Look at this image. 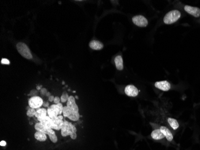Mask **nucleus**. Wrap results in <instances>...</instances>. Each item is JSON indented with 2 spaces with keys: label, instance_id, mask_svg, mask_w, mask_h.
Masks as SVG:
<instances>
[{
  "label": "nucleus",
  "instance_id": "nucleus-16",
  "mask_svg": "<svg viewBox=\"0 0 200 150\" xmlns=\"http://www.w3.org/2000/svg\"><path fill=\"white\" fill-rule=\"evenodd\" d=\"M49 108H51L52 109L54 110L55 112H56L58 114V115H60L61 114H63L64 106H63V104L61 103H59L58 104H52Z\"/></svg>",
  "mask_w": 200,
  "mask_h": 150
},
{
  "label": "nucleus",
  "instance_id": "nucleus-13",
  "mask_svg": "<svg viewBox=\"0 0 200 150\" xmlns=\"http://www.w3.org/2000/svg\"><path fill=\"white\" fill-rule=\"evenodd\" d=\"M160 130L162 132L165 137L167 139L168 141H172L173 140V134L172 132L170 131V130H169L168 128L164 126H161L160 128Z\"/></svg>",
  "mask_w": 200,
  "mask_h": 150
},
{
  "label": "nucleus",
  "instance_id": "nucleus-11",
  "mask_svg": "<svg viewBox=\"0 0 200 150\" xmlns=\"http://www.w3.org/2000/svg\"><path fill=\"white\" fill-rule=\"evenodd\" d=\"M155 85L157 88H158L161 90H162V91H168V90L170 89V88H171L170 84L167 81L157 82L155 83Z\"/></svg>",
  "mask_w": 200,
  "mask_h": 150
},
{
  "label": "nucleus",
  "instance_id": "nucleus-21",
  "mask_svg": "<svg viewBox=\"0 0 200 150\" xmlns=\"http://www.w3.org/2000/svg\"><path fill=\"white\" fill-rule=\"evenodd\" d=\"M168 122L170 124V126L174 129V130H176L179 128V123L177 122V121L175 119L172 118H169L168 119Z\"/></svg>",
  "mask_w": 200,
  "mask_h": 150
},
{
  "label": "nucleus",
  "instance_id": "nucleus-3",
  "mask_svg": "<svg viewBox=\"0 0 200 150\" xmlns=\"http://www.w3.org/2000/svg\"><path fill=\"white\" fill-rule=\"evenodd\" d=\"M16 48L20 55L28 59H33V56L29 48L27 45L23 42H19L16 44Z\"/></svg>",
  "mask_w": 200,
  "mask_h": 150
},
{
  "label": "nucleus",
  "instance_id": "nucleus-4",
  "mask_svg": "<svg viewBox=\"0 0 200 150\" xmlns=\"http://www.w3.org/2000/svg\"><path fill=\"white\" fill-rule=\"evenodd\" d=\"M181 16V13L179 10H172L166 14L164 18V22L166 24H172L177 21Z\"/></svg>",
  "mask_w": 200,
  "mask_h": 150
},
{
  "label": "nucleus",
  "instance_id": "nucleus-12",
  "mask_svg": "<svg viewBox=\"0 0 200 150\" xmlns=\"http://www.w3.org/2000/svg\"><path fill=\"white\" fill-rule=\"evenodd\" d=\"M89 47L93 50L100 51L104 48V44L100 41L92 40L89 43Z\"/></svg>",
  "mask_w": 200,
  "mask_h": 150
},
{
  "label": "nucleus",
  "instance_id": "nucleus-28",
  "mask_svg": "<svg viewBox=\"0 0 200 150\" xmlns=\"http://www.w3.org/2000/svg\"><path fill=\"white\" fill-rule=\"evenodd\" d=\"M47 93H48V91H47V89H46V88H43L41 89V90H40V94H41V95L46 96Z\"/></svg>",
  "mask_w": 200,
  "mask_h": 150
},
{
  "label": "nucleus",
  "instance_id": "nucleus-7",
  "mask_svg": "<svg viewBox=\"0 0 200 150\" xmlns=\"http://www.w3.org/2000/svg\"><path fill=\"white\" fill-rule=\"evenodd\" d=\"M64 124V121L63 119L59 118L58 116L54 117L52 118V127L51 128L53 130H61Z\"/></svg>",
  "mask_w": 200,
  "mask_h": 150
},
{
  "label": "nucleus",
  "instance_id": "nucleus-17",
  "mask_svg": "<svg viewBox=\"0 0 200 150\" xmlns=\"http://www.w3.org/2000/svg\"><path fill=\"white\" fill-rule=\"evenodd\" d=\"M115 63L116 69L118 70H122L124 69V63H123V58L122 56L118 55L115 58Z\"/></svg>",
  "mask_w": 200,
  "mask_h": 150
},
{
  "label": "nucleus",
  "instance_id": "nucleus-22",
  "mask_svg": "<svg viewBox=\"0 0 200 150\" xmlns=\"http://www.w3.org/2000/svg\"><path fill=\"white\" fill-rule=\"evenodd\" d=\"M47 112H48V116L49 117H51V118H54V117H56L58 116V114L55 112L54 110L52 109L51 108H48V109H47Z\"/></svg>",
  "mask_w": 200,
  "mask_h": 150
},
{
  "label": "nucleus",
  "instance_id": "nucleus-25",
  "mask_svg": "<svg viewBox=\"0 0 200 150\" xmlns=\"http://www.w3.org/2000/svg\"><path fill=\"white\" fill-rule=\"evenodd\" d=\"M70 112H71V110L69 109L68 107H67V106H64L63 114V116L64 117L68 118V116H69V115L70 114Z\"/></svg>",
  "mask_w": 200,
  "mask_h": 150
},
{
  "label": "nucleus",
  "instance_id": "nucleus-31",
  "mask_svg": "<svg viewBox=\"0 0 200 150\" xmlns=\"http://www.w3.org/2000/svg\"><path fill=\"white\" fill-rule=\"evenodd\" d=\"M54 99H55V97L52 95H51L49 97V101L52 102V101H54Z\"/></svg>",
  "mask_w": 200,
  "mask_h": 150
},
{
  "label": "nucleus",
  "instance_id": "nucleus-34",
  "mask_svg": "<svg viewBox=\"0 0 200 150\" xmlns=\"http://www.w3.org/2000/svg\"><path fill=\"white\" fill-rule=\"evenodd\" d=\"M46 96H47V97H49L51 96V93H49V92H48V93L46 94Z\"/></svg>",
  "mask_w": 200,
  "mask_h": 150
},
{
  "label": "nucleus",
  "instance_id": "nucleus-5",
  "mask_svg": "<svg viewBox=\"0 0 200 150\" xmlns=\"http://www.w3.org/2000/svg\"><path fill=\"white\" fill-rule=\"evenodd\" d=\"M43 99L39 97V96H34V97H31L29 100H28V104L29 106L33 109H37L40 108L41 106H43Z\"/></svg>",
  "mask_w": 200,
  "mask_h": 150
},
{
  "label": "nucleus",
  "instance_id": "nucleus-18",
  "mask_svg": "<svg viewBox=\"0 0 200 150\" xmlns=\"http://www.w3.org/2000/svg\"><path fill=\"white\" fill-rule=\"evenodd\" d=\"M47 114H48L47 110H46V109L39 108V109H37V111H36L35 117H36L37 118V120L38 121L39 119H41L47 116Z\"/></svg>",
  "mask_w": 200,
  "mask_h": 150
},
{
  "label": "nucleus",
  "instance_id": "nucleus-14",
  "mask_svg": "<svg viewBox=\"0 0 200 150\" xmlns=\"http://www.w3.org/2000/svg\"><path fill=\"white\" fill-rule=\"evenodd\" d=\"M151 136L153 139L159 140L165 138V136L160 129H156L153 130L151 134Z\"/></svg>",
  "mask_w": 200,
  "mask_h": 150
},
{
  "label": "nucleus",
  "instance_id": "nucleus-15",
  "mask_svg": "<svg viewBox=\"0 0 200 150\" xmlns=\"http://www.w3.org/2000/svg\"><path fill=\"white\" fill-rule=\"evenodd\" d=\"M38 122H40L43 126L46 127L51 128L52 127V118L49 116H46L42 119H39Z\"/></svg>",
  "mask_w": 200,
  "mask_h": 150
},
{
  "label": "nucleus",
  "instance_id": "nucleus-23",
  "mask_svg": "<svg viewBox=\"0 0 200 150\" xmlns=\"http://www.w3.org/2000/svg\"><path fill=\"white\" fill-rule=\"evenodd\" d=\"M36 109L31 108L29 110L27 111L26 115H27V116H29V117H33L34 116L36 115Z\"/></svg>",
  "mask_w": 200,
  "mask_h": 150
},
{
  "label": "nucleus",
  "instance_id": "nucleus-24",
  "mask_svg": "<svg viewBox=\"0 0 200 150\" xmlns=\"http://www.w3.org/2000/svg\"><path fill=\"white\" fill-rule=\"evenodd\" d=\"M69 96L68 95V94L67 93H65V92H64L63 94H62V96H61V97H60V101H61V102H62V103H65V102H67V101H68V99H69Z\"/></svg>",
  "mask_w": 200,
  "mask_h": 150
},
{
  "label": "nucleus",
  "instance_id": "nucleus-9",
  "mask_svg": "<svg viewBox=\"0 0 200 150\" xmlns=\"http://www.w3.org/2000/svg\"><path fill=\"white\" fill-rule=\"evenodd\" d=\"M67 106L68 107L69 109L72 111L79 112V107L75 103V97L73 96L69 97V99L67 102Z\"/></svg>",
  "mask_w": 200,
  "mask_h": 150
},
{
  "label": "nucleus",
  "instance_id": "nucleus-1",
  "mask_svg": "<svg viewBox=\"0 0 200 150\" xmlns=\"http://www.w3.org/2000/svg\"><path fill=\"white\" fill-rule=\"evenodd\" d=\"M76 131V127L71 123L64 120L62 129H61V135L65 137L70 136L72 139H75L77 138Z\"/></svg>",
  "mask_w": 200,
  "mask_h": 150
},
{
  "label": "nucleus",
  "instance_id": "nucleus-33",
  "mask_svg": "<svg viewBox=\"0 0 200 150\" xmlns=\"http://www.w3.org/2000/svg\"><path fill=\"white\" fill-rule=\"evenodd\" d=\"M41 88H42V85H37V90H41Z\"/></svg>",
  "mask_w": 200,
  "mask_h": 150
},
{
  "label": "nucleus",
  "instance_id": "nucleus-29",
  "mask_svg": "<svg viewBox=\"0 0 200 150\" xmlns=\"http://www.w3.org/2000/svg\"><path fill=\"white\" fill-rule=\"evenodd\" d=\"M60 99L58 97H55L53 102L55 103V104H58L59 103H60Z\"/></svg>",
  "mask_w": 200,
  "mask_h": 150
},
{
  "label": "nucleus",
  "instance_id": "nucleus-27",
  "mask_svg": "<svg viewBox=\"0 0 200 150\" xmlns=\"http://www.w3.org/2000/svg\"><path fill=\"white\" fill-rule=\"evenodd\" d=\"M1 64H7V65H9L10 64V61L9 59H6V58H3L1 59Z\"/></svg>",
  "mask_w": 200,
  "mask_h": 150
},
{
  "label": "nucleus",
  "instance_id": "nucleus-6",
  "mask_svg": "<svg viewBox=\"0 0 200 150\" xmlns=\"http://www.w3.org/2000/svg\"><path fill=\"white\" fill-rule=\"evenodd\" d=\"M133 23L140 27H146L148 24L147 19L142 15H137L132 18Z\"/></svg>",
  "mask_w": 200,
  "mask_h": 150
},
{
  "label": "nucleus",
  "instance_id": "nucleus-26",
  "mask_svg": "<svg viewBox=\"0 0 200 150\" xmlns=\"http://www.w3.org/2000/svg\"><path fill=\"white\" fill-rule=\"evenodd\" d=\"M37 94H38V91H37V90L33 89V90H31V91H30V93L28 94V96H29L31 97H34V96H37Z\"/></svg>",
  "mask_w": 200,
  "mask_h": 150
},
{
  "label": "nucleus",
  "instance_id": "nucleus-2",
  "mask_svg": "<svg viewBox=\"0 0 200 150\" xmlns=\"http://www.w3.org/2000/svg\"><path fill=\"white\" fill-rule=\"evenodd\" d=\"M35 129L37 131H40L44 133L45 134H48L49 136V138L51 141L53 143H56L58 141V138L55 134V132L52 128L46 127L44 126H43L40 122H37L35 124Z\"/></svg>",
  "mask_w": 200,
  "mask_h": 150
},
{
  "label": "nucleus",
  "instance_id": "nucleus-10",
  "mask_svg": "<svg viewBox=\"0 0 200 150\" xmlns=\"http://www.w3.org/2000/svg\"><path fill=\"white\" fill-rule=\"evenodd\" d=\"M184 10L196 18L200 16V9L197 7L185 6H184Z\"/></svg>",
  "mask_w": 200,
  "mask_h": 150
},
{
  "label": "nucleus",
  "instance_id": "nucleus-19",
  "mask_svg": "<svg viewBox=\"0 0 200 150\" xmlns=\"http://www.w3.org/2000/svg\"><path fill=\"white\" fill-rule=\"evenodd\" d=\"M35 138L40 142H44L47 139V134L40 131H37L34 134Z\"/></svg>",
  "mask_w": 200,
  "mask_h": 150
},
{
  "label": "nucleus",
  "instance_id": "nucleus-30",
  "mask_svg": "<svg viewBox=\"0 0 200 150\" xmlns=\"http://www.w3.org/2000/svg\"><path fill=\"white\" fill-rule=\"evenodd\" d=\"M43 106L44 107H46V108H49V103L48 101L43 102Z\"/></svg>",
  "mask_w": 200,
  "mask_h": 150
},
{
  "label": "nucleus",
  "instance_id": "nucleus-32",
  "mask_svg": "<svg viewBox=\"0 0 200 150\" xmlns=\"http://www.w3.org/2000/svg\"><path fill=\"white\" fill-rule=\"evenodd\" d=\"M0 145H1V146H5L6 145V141H1V142H0Z\"/></svg>",
  "mask_w": 200,
  "mask_h": 150
},
{
  "label": "nucleus",
  "instance_id": "nucleus-8",
  "mask_svg": "<svg viewBox=\"0 0 200 150\" xmlns=\"http://www.w3.org/2000/svg\"><path fill=\"white\" fill-rule=\"evenodd\" d=\"M125 93L130 97H136L138 94V89L134 85H127L125 88Z\"/></svg>",
  "mask_w": 200,
  "mask_h": 150
},
{
  "label": "nucleus",
  "instance_id": "nucleus-20",
  "mask_svg": "<svg viewBox=\"0 0 200 150\" xmlns=\"http://www.w3.org/2000/svg\"><path fill=\"white\" fill-rule=\"evenodd\" d=\"M68 118L71 119V121H78L80 118V114L78 112H74V111H71L70 114L69 116H68Z\"/></svg>",
  "mask_w": 200,
  "mask_h": 150
}]
</instances>
